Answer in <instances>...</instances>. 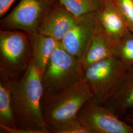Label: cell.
I'll use <instances>...</instances> for the list:
<instances>
[{"label": "cell", "instance_id": "obj_1", "mask_svg": "<svg viewBox=\"0 0 133 133\" xmlns=\"http://www.w3.org/2000/svg\"><path fill=\"white\" fill-rule=\"evenodd\" d=\"M4 83L10 89L17 128L29 133H49L41 108L43 94L41 71L32 59L19 81Z\"/></svg>", "mask_w": 133, "mask_h": 133}, {"label": "cell", "instance_id": "obj_2", "mask_svg": "<svg viewBox=\"0 0 133 133\" xmlns=\"http://www.w3.org/2000/svg\"><path fill=\"white\" fill-rule=\"evenodd\" d=\"M32 58L30 36L25 32L0 30V81H19L27 71Z\"/></svg>", "mask_w": 133, "mask_h": 133}, {"label": "cell", "instance_id": "obj_3", "mask_svg": "<svg viewBox=\"0 0 133 133\" xmlns=\"http://www.w3.org/2000/svg\"><path fill=\"white\" fill-rule=\"evenodd\" d=\"M131 69L117 57L95 62L84 71L83 79L92 95L91 101L104 105L115 94Z\"/></svg>", "mask_w": 133, "mask_h": 133}, {"label": "cell", "instance_id": "obj_4", "mask_svg": "<svg viewBox=\"0 0 133 133\" xmlns=\"http://www.w3.org/2000/svg\"><path fill=\"white\" fill-rule=\"evenodd\" d=\"M81 62L62 47L59 42L41 74L44 95H56L67 90L83 79Z\"/></svg>", "mask_w": 133, "mask_h": 133}, {"label": "cell", "instance_id": "obj_5", "mask_svg": "<svg viewBox=\"0 0 133 133\" xmlns=\"http://www.w3.org/2000/svg\"><path fill=\"white\" fill-rule=\"evenodd\" d=\"M91 99L90 90L84 79L62 93L43 95L41 108L48 128L76 116L82 107Z\"/></svg>", "mask_w": 133, "mask_h": 133}, {"label": "cell", "instance_id": "obj_6", "mask_svg": "<svg viewBox=\"0 0 133 133\" xmlns=\"http://www.w3.org/2000/svg\"><path fill=\"white\" fill-rule=\"evenodd\" d=\"M54 0H20L18 5L0 21L1 29L29 34L38 32Z\"/></svg>", "mask_w": 133, "mask_h": 133}, {"label": "cell", "instance_id": "obj_7", "mask_svg": "<svg viewBox=\"0 0 133 133\" xmlns=\"http://www.w3.org/2000/svg\"><path fill=\"white\" fill-rule=\"evenodd\" d=\"M76 116L92 133H133V127L105 105L91 100L83 105Z\"/></svg>", "mask_w": 133, "mask_h": 133}, {"label": "cell", "instance_id": "obj_8", "mask_svg": "<svg viewBox=\"0 0 133 133\" xmlns=\"http://www.w3.org/2000/svg\"><path fill=\"white\" fill-rule=\"evenodd\" d=\"M98 11L78 17L76 24L60 42L66 52L80 62L95 34L98 23Z\"/></svg>", "mask_w": 133, "mask_h": 133}, {"label": "cell", "instance_id": "obj_9", "mask_svg": "<svg viewBox=\"0 0 133 133\" xmlns=\"http://www.w3.org/2000/svg\"><path fill=\"white\" fill-rule=\"evenodd\" d=\"M77 18L61 5H53L40 25L38 32L61 42Z\"/></svg>", "mask_w": 133, "mask_h": 133}, {"label": "cell", "instance_id": "obj_10", "mask_svg": "<svg viewBox=\"0 0 133 133\" xmlns=\"http://www.w3.org/2000/svg\"><path fill=\"white\" fill-rule=\"evenodd\" d=\"M117 43L109 36L98 20L95 34L85 54L81 60L83 71L95 62L116 57Z\"/></svg>", "mask_w": 133, "mask_h": 133}, {"label": "cell", "instance_id": "obj_11", "mask_svg": "<svg viewBox=\"0 0 133 133\" xmlns=\"http://www.w3.org/2000/svg\"><path fill=\"white\" fill-rule=\"evenodd\" d=\"M98 20L105 32L116 43L130 32L114 0H107L98 11Z\"/></svg>", "mask_w": 133, "mask_h": 133}, {"label": "cell", "instance_id": "obj_12", "mask_svg": "<svg viewBox=\"0 0 133 133\" xmlns=\"http://www.w3.org/2000/svg\"><path fill=\"white\" fill-rule=\"evenodd\" d=\"M104 105L122 119L133 109V68L131 69L114 96Z\"/></svg>", "mask_w": 133, "mask_h": 133}, {"label": "cell", "instance_id": "obj_13", "mask_svg": "<svg viewBox=\"0 0 133 133\" xmlns=\"http://www.w3.org/2000/svg\"><path fill=\"white\" fill-rule=\"evenodd\" d=\"M29 35L32 48V59L42 74L59 42L38 32Z\"/></svg>", "mask_w": 133, "mask_h": 133}, {"label": "cell", "instance_id": "obj_14", "mask_svg": "<svg viewBox=\"0 0 133 133\" xmlns=\"http://www.w3.org/2000/svg\"><path fill=\"white\" fill-rule=\"evenodd\" d=\"M0 125L10 128H17L8 86L0 81Z\"/></svg>", "mask_w": 133, "mask_h": 133}, {"label": "cell", "instance_id": "obj_15", "mask_svg": "<svg viewBox=\"0 0 133 133\" xmlns=\"http://www.w3.org/2000/svg\"><path fill=\"white\" fill-rule=\"evenodd\" d=\"M59 4L76 18L98 11L103 3L100 0H58Z\"/></svg>", "mask_w": 133, "mask_h": 133}, {"label": "cell", "instance_id": "obj_16", "mask_svg": "<svg viewBox=\"0 0 133 133\" xmlns=\"http://www.w3.org/2000/svg\"><path fill=\"white\" fill-rule=\"evenodd\" d=\"M49 133H92L77 116L48 128Z\"/></svg>", "mask_w": 133, "mask_h": 133}, {"label": "cell", "instance_id": "obj_17", "mask_svg": "<svg viewBox=\"0 0 133 133\" xmlns=\"http://www.w3.org/2000/svg\"><path fill=\"white\" fill-rule=\"evenodd\" d=\"M116 57L133 68V33L130 32L117 43Z\"/></svg>", "mask_w": 133, "mask_h": 133}, {"label": "cell", "instance_id": "obj_18", "mask_svg": "<svg viewBox=\"0 0 133 133\" xmlns=\"http://www.w3.org/2000/svg\"><path fill=\"white\" fill-rule=\"evenodd\" d=\"M123 16L129 31L133 33V0H114Z\"/></svg>", "mask_w": 133, "mask_h": 133}, {"label": "cell", "instance_id": "obj_19", "mask_svg": "<svg viewBox=\"0 0 133 133\" xmlns=\"http://www.w3.org/2000/svg\"><path fill=\"white\" fill-rule=\"evenodd\" d=\"M15 0H0V17L4 16Z\"/></svg>", "mask_w": 133, "mask_h": 133}, {"label": "cell", "instance_id": "obj_20", "mask_svg": "<svg viewBox=\"0 0 133 133\" xmlns=\"http://www.w3.org/2000/svg\"><path fill=\"white\" fill-rule=\"evenodd\" d=\"M122 119L127 123L133 127V109L130 110L125 115Z\"/></svg>", "mask_w": 133, "mask_h": 133}, {"label": "cell", "instance_id": "obj_21", "mask_svg": "<svg viewBox=\"0 0 133 133\" xmlns=\"http://www.w3.org/2000/svg\"><path fill=\"white\" fill-rule=\"evenodd\" d=\"M102 3H103H103H104L105 1H107V0H100Z\"/></svg>", "mask_w": 133, "mask_h": 133}]
</instances>
